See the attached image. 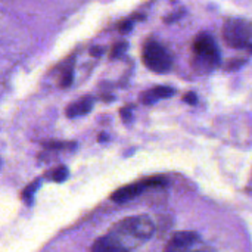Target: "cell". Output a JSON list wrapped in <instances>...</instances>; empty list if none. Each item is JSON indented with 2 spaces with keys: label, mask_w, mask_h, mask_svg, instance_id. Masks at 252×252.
Listing matches in <instances>:
<instances>
[{
  "label": "cell",
  "mask_w": 252,
  "mask_h": 252,
  "mask_svg": "<svg viewBox=\"0 0 252 252\" xmlns=\"http://www.w3.org/2000/svg\"><path fill=\"white\" fill-rule=\"evenodd\" d=\"M154 223L146 216L127 217L112 226L111 235L120 242L123 251L133 250L142 242H146L154 235Z\"/></svg>",
  "instance_id": "1"
},
{
  "label": "cell",
  "mask_w": 252,
  "mask_h": 252,
  "mask_svg": "<svg viewBox=\"0 0 252 252\" xmlns=\"http://www.w3.org/2000/svg\"><path fill=\"white\" fill-rule=\"evenodd\" d=\"M220 62V52L213 35L201 32L193 41V59L192 66L199 74L213 71Z\"/></svg>",
  "instance_id": "2"
},
{
  "label": "cell",
  "mask_w": 252,
  "mask_h": 252,
  "mask_svg": "<svg viewBox=\"0 0 252 252\" xmlns=\"http://www.w3.org/2000/svg\"><path fill=\"white\" fill-rule=\"evenodd\" d=\"M145 65L158 74L168 72L173 66V58L170 52L157 40H148L143 46V53H142Z\"/></svg>",
  "instance_id": "3"
},
{
  "label": "cell",
  "mask_w": 252,
  "mask_h": 252,
  "mask_svg": "<svg viewBox=\"0 0 252 252\" xmlns=\"http://www.w3.org/2000/svg\"><path fill=\"white\" fill-rule=\"evenodd\" d=\"M226 43L233 49H248L252 44V24L245 19H227L223 28Z\"/></svg>",
  "instance_id": "4"
},
{
  "label": "cell",
  "mask_w": 252,
  "mask_h": 252,
  "mask_svg": "<svg viewBox=\"0 0 252 252\" xmlns=\"http://www.w3.org/2000/svg\"><path fill=\"white\" fill-rule=\"evenodd\" d=\"M149 189L146 182L145 180H140L137 183H133V185H126L120 189H117L112 195H111V201L114 202H118V204H123V202H127L136 196H139L143 190Z\"/></svg>",
  "instance_id": "5"
},
{
  "label": "cell",
  "mask_w": 252,
  "mask_h": 252,
  "mask_svg": "<svg viewBox=\"0 0 252 252\" xmlns=\"http://www.w3.org/2000/svg\"><path fill=\"white\" fill-rule=\"evenodd\" d=\"M196 242H198V235L195 232H177L171 236L165 250L167 251H182V250L190 248Z\"/></svg>",
  "instance_id": "6"
},
{
  "label": "cell",
  "mask_w": 252,
  "mask_h": 252,
  "mask_svg": "<svg viewBox=\"0 0 252 252\" xmlns=\"http://www.w3.org/2000/svg\"><path fill=\"white\" fill-rule=\"evenodd\" d=\"M92 106H93V99L92 97H81L80 100L71 103L68 108H66V117L68 118H77V117H81V115H86L92 111Z\"/></svg>",
  "instance_id": "7"
},
{
  "label": "cell",
  "mask_w": 252,
  "mask_h": 252,
  "mask_svg": "<svg viewBox=\"0 0 252 252\" xmlns=\"http://www.w3.org/2000/svg\"><path fill=\"white\" fill-rule=\"evenodd\" d=\"M92 251H96V252H118V251H123V248H121V245H120V242L109 233V235H106V236H103V238H99L93 245H92V248H90Z\"/></svg>",
  "instance_id": "8"
},
{
  "label": "cell",
  "mask_w": 252,
  "mask_h": 252,
  "mask_svg": "<svg viewBox=\"0 0 252 252\" xmlns=\"http://www.w3.org/2000/svg\"><path fill=\"white\" fill-rule=\"evenodd\" d=\"M127 47H128V44H127L126 41L115 43V44L111 47V50H109V58H111V59H117V58L123 56L124 52L127 50Z\"/></svg>",
  "instance_id": "9"
},
{
  "label": "cell",
  "mask_w": 252,
  "mask_h": 252,
  "mask_svg": "<svg viewBox=\"0 0 252 252\" xmlns=\"http://www.w3.org/2000/svg\"><path fill=\"white\" fill-rule=\"evenodd\" d=\"M68 179V170L65 165H61L58 167L53 173H52V180L56 182V183H62Z\"/></svg>",
  "instance_id": "10"
},
{
  "label": "cell",
  "mask_w": 252,
  "mask_h": 252,
  "mask_svg": "<svg viewBox=\"0 0 252 252\" xmlns=\"http://www.w3.org/2000/svg\"><path fill=\"white\" fill-rule=\"evenodd\" d=\"M154 92H155V94H157L159 99L171 97V96H174V93H176V90H174L173 87H168V86H158V87L154 89Z\"/></svg>",
  "instance_id": "11"
},
{
  "label": "cell",
  "mask_w": 252,
  "mask_h": 252,
  "mask_svg": "<svg viewBox=\"0 0 252 252\" xmlns=\"http://www.w3.org/2000/svg\"><path fill=\"white\" fill-rule=\"evenodd\" d=\"M158 99H159V97L155 94L154 89L146 90L145 93H142V94H140V100H142V103H145V105H152V103H155Z\"/></svg>",
  "instance_id": "12"
},
{
  "label": "cell",
  "mask_w": 252,
  "mask_h": 252,
  "mask_svg": "<svg viewBox=\"0 0 252 252\" xmlns=\"http://www.w3.org/2000/svg\"><path fill=\"white\" fill-rule=\"evenodd\" d=\"M37 188H38V180H35V182H34V183H31L30 186H27V188L24 189V192H22V199H25V201L31 202V198H32V195L35 193Z\"/></svg>",
  "instance_id": "13"
},
{
  "label": "cell",
  "mask_w": 252,
  "mask_h": 252,
  "mask_svg": "<svg viewBox=\"0 0 252 252\" xmlns=\"http://www.w3.org/2000/svg\"><path fill=\"white\" fill-rule=\"evenodd\" d=\"M245 62H247V59H232L226 63L224 69L226 71H236V69L242 68L245 65Z\"/></svg>",
  "instance_id": "14"
},
{
  "label": "cell",
  "mask_w": 252,
  "mask_h": 252,
  "mask_svg": "<svg viewBox=\"0 0 252 252\" xmlns=\"http://www.w3.org/2000/svg\"><path fill=\"white\" fill-rule=\"evenodd\" d=\"M72 81H74L72 69H66V71L63 72V75H62V80H61V86H62L63 89H65V87L71 86V84H72Z\"/></svg>",
  "instance_id": "15"
},
{
  "label": "cell",
  "mask_w": 252,
  "mask_h": 252,
  "mask_svg": "<svg viewBox=\"0 0 252 252\" xmlns=\"http://www.w3.org/2000/svg\"><path fill=\"white\" fill-rule=\"evenodd\" d=\"M183 102H186V103H189V105H196V102H198V96H196V93H195V92H189V93H186V94L183 96Z\"/></svg>",
  "instance_id": "16"
},
{
  "label": "cell",
  "mask_w": 252,
  "mask_h": 252,
  "mask_svg": "<svg viewBox=\"0 0 252 252\" xmlns=\"http://www.w3.org/2000/svg\"><path fill=\"white\" fill-rule=\"evenodd\" d=\"M131 27H133V19H126V21H123L121 24H120V32H123V34H126V32H128L130 30H131Z\"/></svg>",
  "instance_id": "17"
},
{
  "label": "cell",
  "mask_w": 252,
  "mask_h": 252,
  "mask_svg": "<svg viewBox=\"0 0 252 252\" xmlns=\"http://www.w3.org/2000/svg\"><path fill=\"white\" fill-rule=\"evenodd\" d=\"M44 146L47 149H62L65 146V143L63 142H47V143H44Z\"/></svg>",
  "instance_id": "18"
},
{
  "label": "cell",
  "mask_w": 252,
  "mask_h": 252,
  "mask_svg": "<svg viewBox=\"0 0 252 252\" xmlns=\"http://www.w3.org/2000/svg\"><path fill=\"white\" fill-rule=\"evenodd\" d=\"M103 52H105V47H102V46H97V47H92L90 49V55L92 56H100V55H103Z\"/></svg>",
  "instance_id": "19"
},
{
  "label": "cell",
  "mask_w": 252,
  "mask_h": 252,
  "mask_svg": "<svg viewBox=\"0 0 252 252\" xmlns=\"http://www.w3.org/2000/svg\"><path fill=\"white\" fill-rule=\"evenodd\" d=\"M121 117L124 118V121H128V120L131 118V112H130L127 108H123V109H121Z\"/></svg>",
  "instance_id": "20"
},
{
  "label": "cell",
  "mask_w": 252,
  "mask_h": 252,
  "mask_svg": "<svg viewBox=\"0 0 252 252\" xmlns=\"http://www.w3.org/2000/svg\"><path fill=\"white\" fill-rule=\"evenodd\" d=\"M103 140H108V136H105V133H102V136H99V142H103Z\"/></svg>",
  "instance_id": "21"
},
{
  "label": "cell",
  "mask_w": 252,
  "mask_h": 252,
  "mask_svg": "<svg viewBox=\"0 0 252 252\" xmlns=\"http://www.w3.org/2000/svg\"><path fill=\"white\" fill-rule=\"evenodd\" d=\"M248 50H250V52H251V53H252V44H251V46H250V47H248Z\"/></svg>",
  "instance_id": "22"
}]
</instances>
